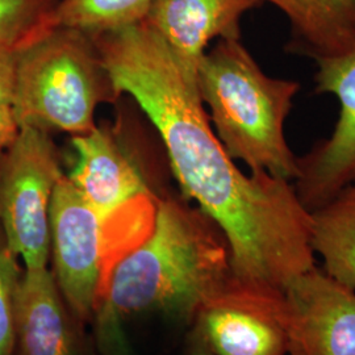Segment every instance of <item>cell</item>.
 <instances>
[{
	"label": "cell",
	"instance_id": "6da1fadb",
	"mask_svg": "<svg viewBox=\"0 0 355 355\" xmlns=\"http://www.w3.org/2000/svg\"><path fill=\"white\" fill-rule=\"evenodd\" d=\"M94 40L119 95L133 98L164 141L183 196L223 232L233 277L283 291L316 266L312 217L293 183L242 173L214 133L198 87L148 23Z\"/></svg>",
	"mask_w": 355,
	"mask_h": 355
},
{
	"label": "cell",
	"instance_id": "7a4b0ae2",
	"mask_svg": "<svg viewBox=\"0 0 355 355\" xmlns=\"http://www.w3.org/2000/svg\"><path fill=\"white\" fill-rule=\"evenodd\" d=\"M233 275L228 242L184 198H158L149 233L112 267L94 320L161 316L190 327Z\"/></svg>",
	"mask_w": 355,
	"mask_h": 355
},
{
	"label": "cell",
	"instance_id": "3957f363",
	"mask_svg": "<svg viewBox=\"0 0 355 355\" xmlns=\"http://www.w3.org/2000/svg\"><path fill=\"white\" fill-rule=\"evenodd\" d=\"M196 86L229 157L252 173L265 171L293 183L299 158L287 144L284 123L299 83L266 76L240 38H227L204 54Z\"/></svg>",
	"mask_w": 355,
	"mask_h": 355
},
{
	"label": "cell",
	"instance_id": "277c9868",
	"mask_svg": "<svg viewBox=\"0 0 355 355\" xmlns=\"http://www.w3.org/2000/svg\"><path fill=\"white\" fill-rule=\"evenodd\" d=\"M119 96L95 40L78 29L55 26L17 51L11 107L20 128L87 135L96 108Z\"/></svg>",
	"mask_w": 355,
	"mask_h": 355
},
{
	"label": "cell",
	"instance_id": "5b68a950",
	"mask_svg": "<svg viewBox=\"0 0 355 355\" xmlns=\"http://www.w3.org/2000/svg\"><path fill=\"white\" fill-rule=\"evenodd\" d=\"M64 174L51 135L20 128L0 166V225L24 270L48 268L51 200Z\"/></svg>",
	"mask_w": 355,
	"mask_h": 355
},
{
	"label": "cell",
	"instance_id": "8992f818",
	"mask_svg": "<svg viewBox=\"0 0 355 355\" xmlns=\"http://www.w3.org/2000/svg\"><path fill=\"white\" fill-rule=\"evenodd\" d=\"M51 258L64 303L82 324L92 321L108 279L105 229L66 173L51 200Z\"/></svg>",
	"mask_w": 355,
	"mask_h": 355
},
{
	"label": "cell",
	"instance_id": "52a82bcc",
	"mask_svg": "<svg viewBox=\"0 0 355 355\" xmlns=\"http://www.w3.org/2000/svg\"><path fill=\"white\" fill-rule=\"evenodd\" d=\"M190 327L216 355H288L282 291L233 275L200 306Z\"/></svg>",
	"mask_w": 355,
	"mask_h": 355
},
{
	"label": "cell",
	"instance_id": "ba28073f",
	"mask_svg": "<svg viewBox=\"0 0 355 355\" xmlns=\"http://www.w3.org/2000/svg\"><path fill=\"white\" fill-rule=\"evenodd\" d=\"M316 85L321 94L340 101V117L329 139L299 158L296 193L312 212L355 182V49L336 58L318 61Z\"/></svg>",
	"mask_w": 355,
	"mask_h": 355
},
{
	"label": "cell",
	"instance_id": "9c48e42d",
	"mask_svg": "<svg viewBox=\"0 0 355 355\" xmlns=\"http://www.w3.org/2000/svg\"><path fill=\"white\" fill-rule=\"evenodd\" d=\"M282 295L288 355H355V291L315 266Z\"/></svg>",
	"mask_w": 355,
	"mask_h": 355
},
{
	"label": "cell",
	"instance_id": "30bf717a",
	"mask_svg": "<svg viewBox=\"0 0 355 355\" xmlns=\"http://www.w3.org/2000/svg\"><path fill=\"white\" fill-rule=\"evenodd\" d=\"M71 144L76 165L66 175L103 223L158 200L139 164L111 132L96 127L71 137Z\"/></svg>",
	"mask_w": 355,
	"mask_h": 355
},
{
	"label": "cell",
	"instance_id": "8fae6325",
	"mask_svg": "<svg viewBox=\"0 0 355 355\" xmlns=\"http://www.w3.org/2000/svg\"><path fill=\"white\" fill-rule=\"evenodd\" d=\"M262 0H155L145 21L196 86V73L215 38H240L242 16ZM198 87V86H196Z\"/></svg>",
	"mask_w": 355,
	"mask_h": 355
},
{
	"label": "cell",
	"instance_id": "7c38bea8",
	"mask_svg": "<svg viewBox=\"0 0 355 355\" xmlns=\"http://www.w3.org/2000/svg\"><path fill=\"white\" fill-rule=\"evenodd\" d=\"M49 268L23 270L16 293L13 355H89Z\"/></svg>",
	"mask_w": 355,
	"mask_h": 355
},
{
	"label": "cell",
	"instance_id": "4fadbf2b",
	"mask_svg": "<svg viewBox=\"0 0 355 355\" xmlns=\"http://www.w3.org/2000/svg\"><path fill=\"white\" fill-rule=\"evenodd\" d=\"M286 13L292 26L290 48L320 60L355 49V0H262Z\"/></svg>",
	"mask_w": 355,
	"mask_h": 355
},
{
	"label": "cell",
	"instance_id": "5bb4252c",
	"mask_svg": "<svg viewBox=\"0 0 355 355\" xmlns=\"http://www.w3.org/2000/svg\"><path fill=\"white\" fill-rule=\"evenodd\" d=\"M311 246L324 271L355 291V182L311 212Z\"/></svg>",
	"mask_w": 355,
	"mask_h": 355
},
{
	"label": "cell",
	"instance_id": "9a60e30c",
	"mask_svg": "<svg viewBox=\"0 0 355 355\" xmlns=\"http://www.w3.org/2000/svg\"><path fill=\"white\" fill-rule=\"evenodd\" d=\"M155 0H60L57 26L78 29L91 37L141 23Z\"/></svg>",
	"mask_w": 355,
	"mask_h": 355
},
{
	"label": "cell",
	"instance_id": "2e32d148",
	"mask_svg": "<svg viewBox=\"0 0 355 355\" xmlns=\"http://www.w3.org/2000/svg\"><path fill=\"white\" fill-rule=\"evenodd\" d=\"M60 0H0V46L24 49L55 28Z\"/></svg>",
	"mask_w": 355,
	"mask_h": 355
},
{
	"label": "cell",
	"instance_id": "e0dca14e",
	"mask_svg": "<svg viewBox=\"0 0 355 355\" xmlns=\"http://www.w3.org/2000/svg\"><path fill=\"white\" fill-rule=\"evenodd\" d=\"M23 270L0 225V355L15 352L16 293Z\"/></svg>",
	"mask_w": 355,
	"mask_h": 355
},
{
	"label": "cell",
	"instance_id": "ac0fdd59",
	"mask_svg": "<svg viewBox=\"0 0 355 355\" xmlns=\"http://www.w3.org/2000/svg\"><path fill=\"white\" fill-rule=\"evenodd\" d=\"M16 58L17 51L0 46V104H12Z\"/></svg>",
	"mask_w": 355,
	"mask_h": 355
},
{
	"label": "cell",
	"instance_id": "d6986e66",
	"mask_svg": "<svg viewBox=\"0 0 355 355\" xmlns=\"http://www.w3.org/2000/svg\"><path fill=\"white\" fill-rule=\"evenodd\" d=\"M20 127L13 114L12 107L0 104V153H6L16 140Z\"/></svg>",
	"mask_w": 355,
	"mask_h": 355
},
{
	"label": "cell",
	"instance_id": "ffe728a7",
	"mask_svg": "<svg viewBox=\"0 0 355 355\" xmlns=\"http://www.w3.org/2000/svg\"><path fill=\"white\" fill-rule=\"evenodd\" d=\"M184 355H216L215 352L208 346V343L204 341L202 334L190 327V331L186 340V349Z\"/></svg>",
	"mask_w": 355,
	"mask_h": 355
},
{
	"label": "cell",
	"instance_id": "44dd1931",
	"mask_svg": "<svg viewBox=\"0 0 355 355\" xmlns=\"http://www.w3.org/2000/svg\"><path fill=\"white\" fill-rule=\"evenodd\" d=\"M120 355H130L129 353H124V354H120Z\"/></svg>",
	"mask_w": 355,
	"mask_h": 355
}]
</instances>
